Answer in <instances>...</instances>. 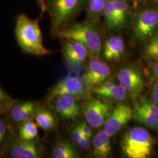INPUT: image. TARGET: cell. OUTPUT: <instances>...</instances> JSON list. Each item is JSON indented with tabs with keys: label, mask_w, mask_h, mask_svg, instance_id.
Wrapping results in <instances>:
<instances>
[{
	"label": "cell",
	"mask_w": 158,
	"mask_h": 158,
	"mask_svg": "<svg viewBox=\"0 0 158 158\" xmlns=\"http://www.w3.org/2000/svg\"><path fill=\"white\" fill-rule=\"evenodd\" d=\"M138 103L158 120V106L156 104L145 97L140 98Z\"/></svg>",
	"instance_id": "obj_26"
},
{
	"label": "cell",
	"mask_w": 158,
	"mask_h": 158,
	"mask_svg": "<svg viewBox=\"0 0 158 158\" xmlns=\"http://www.w3.org/2000/svg\"><path fill=\"white\" fill-rule=\"evenodd\" d=\"M102 15L104 17L107 27L109 30L118 31L120 29L113 0H107L103 9Z\"/></svg>",
	"instance_id": "obj_20"
},
{
	"label": "cell",
	"mask_w": 158,
	"mask_h": 158,
	"mask_svg": "<svg viewBox=\"0 0 158 158\" xmlns=\"http://www.w3.org/2000/svg\"><path fill=\"white\" fill-rule=\"evenodd\" d=\"M95 23L87 21L70 26L58 35L62 39L82 44L92 56L98 57L102 51V38Z\"/></svg>",
	"instance_id": "obj_3"
},
{
	"label": "cell",
	"mask_w": 158,
	"mask_h": 158,
	"mask_svg": "<svg viewBox=\"0 0 158 158\" xmlns=\"http://www.w3.org/2000/svg\"><path fill=\"white\" fill-rule=\"evenodd\" d=\"M19 138L27 141H33L38 135V126L32 120L22 123L19 131Z\"/></svg>",
	"instance_id": "obj_23"
},
{
	"label": "cell",
	"mask_w": 158,
	"mask_h": 158,
	"mask_svg": "<svg viewBox=\"0 0 158 158\" xmlns=\"http://www.w3.org/2000/svg\"><path fill=\"white\" fill-rule=\"evenodd\" d=\"M112 110L109 103L94 97L87 99L82 106V112L87 124L95 129L104 124Z\"/></svg>",
	"instance_id": "obj_7"
},
{
	"label": "cell",
	"mask_w": 158,
	"mask_h": 158,
	"mask_svg": "<svg viewBox=\"0 0 158 158\" xmlns=\"http://www.w3.org/2000/svg\"><path fill=\"white\" fill-rule=\"evenodd\" d=\"M133 117L136 121L158 132V120L146 110L136 103L133 109Z\"/></svg>",
	"instance_id": "obj_18"
},
{
	"label": "cell",
	"mask_w": 158,
	"mask_h": 158,
	"mask_svg": "<svg viewBox=\"0 0 158 158\" xmlns=\"http://www.w3.org/2000/svg\"><path fill=\"white\" fill-rule=\"evenodd\" d=\"M79 149L81 151H88L91 147V143L90 141V138L84 136L81 140L77 144Z\"/></svg>",
	"instance_id": "obj_31"
},
{
	"label": "cell",
	"mask_w": 158,
	"mask_h": 158,
	"mask_svg": "<svg viewBox=\"0 0 158 158\" xmlns=\"http://www.w3.org/2000/svg\"><path fill=\"white\" fill-rule=\"evenodd\" d=\"M151 73L153 77L158 80V60L154 61L151 67Z\"/></svg>",
	"instance_id": "obj_33"
},
{
	"label": "cell",
	"mask_w": 158,
	"mask_h": 158,
	"mask_svg": "<svg viewBox=\"0 0 158 158\" xmlns=\"http://www.w3.org/2000/svg\"><path fill=\"white\" fill-rule=\"evenodd\" d=\"M10 106H0V113H3L6 111L7 109H8Z\"/></svg>",
	"instance_id": "obj_37"
},
{
	"label": "cell",
	"mask_w": 158,
	"mask_h": 158,
	"mask_svg": "<svg viewBox=\"0 0 158 158\" xmlns=\"http://www.w3.org/2000/svg\"><path fill=\"white\" fill-rule=\"evenodd\" d=\"M102 49V55L107 60L117 61L124 56V42L118 36H111L106 40Z\"/></svg>",
	"instance_id": "obj_14"
},
{
	"label": "cell",
	"mask_w": 158,
	"mask_h": 158,
	"mask_svg": "<svg viewBox=\"0 0 158 158\" xmlns=\"http://www.w3.org/2000/svg\"><path fill=\"white\" fill-rule=\"evenodd\" d=\"M63 56L69 62L80 64L85 62L89 54L82 44L72 40H67L63 46Z\"/></svg>",
	"instance_id": "obj_12"
},
{
	"label": "cell",
	"mask_w": 158,
	"mask_h": 158,
	"mask_svg": "<svg viewBox=\"0 0 158 158\" xmlns=\"http://www.w3.org/2000/svg\"><path fill=\"white\" fill-rule=\"evenodd\" d=\"M34 119L38 127L44 131L53 130L56 125V121L54 115L49 110L44 108L35 110Z\"/></svg>",
	"instance_id": "obj_17"
},
{
	"label": "cell",
	"mask_w": 158,
	"mask_h": 158,
	"mask_svg": "<svg viewBox=\"0 0 158 158\" xmlns=\"http://www.w3.org/2000/svg\"><path fill=\"white\" fill-rule=\"evenodd\" d=\"M86 3L87 0H48L46 10L51 18V34L58 36L71 26Z\"/></svg>",
	"instance_id": "obj_2"
},
{
	"label": "cell",
	"mask_w": 158,
	"mask_h": 158,
	"mask_svg": "<svg viewBox=\"0 0 158 158\" xmlns=\"http://www.w3.org/2000/svg\"><path fill=\"white\" fill-rule=\"evenodd\" d=\"M143 54L149 59L153 61L158 60V32L153 36L145 46Z\"/></svg>",
	"instance_id": "obj_25"
},
{
	"label": "cell",
	"mask_w": 158,
	"mask_h": 158,
	"mask_svg": "<svg viewBox=\"0 0 158 158\" xmlns=\"http://www.w3.org/2000/svg\"><path fill=\"white\" fill-rule=\"evenodd\" d=\"M40 21V18L33 19L21 14L17 17L15 32L18 44L23 52L42 56L51 54L52 51L44 45Z\"/></svg>",
	"instance_id": "obj_1"
},
{
	"label": "cell",
	"mask_w": 158,
	"mask_h": 158,
	"mask_svg": "<svg viewBox=\"0 0 158 158\" xmlns=\"http://www.w3.org/2000/svg\"><path fill=\"white\" fill-rule=\"evenodd\" d=\"M36 110V105L32 102H24L12 108L11 115L16 123H24L30 119Z\"/></svg>",
	"instance_id": "obj_16"
},
{
	"label": "cell",
	"mask_w": 158,
	"mask_h": 158,
	"mask_svg": "<svg viewBox=\"0 0 158 158\" xmlns=\"http://www.w3.org/2000/svg\"><path fill=\"white\" fill-rule=\"evenodd\" d=\"M84 137L83 134H82L81 130L80 129L79 126H76L73 128L72 132V139L74 143L78 144L79 142L81 140V139Z\"/></svg>",
	"instance_id": "obj_29"
},
{
	"label": "cell",
	"mask_w": 158,
	"mask_h": 158,
	"mask_svg": "<svg viewBox=\"0 0 158 158\" xmlns=\"http://www.w3.org/2000/svg\"><path fill=\"white\" fill-rule=\"evenodd\" d=\"M38 1H39L40 6L41 7L42 11L44 12L46 10L45 0H38Z\"/></svg>",
	"instance_id": "obj_36"
},
{
	"label": "cell",
	"mask_w": 158,
	"mask_h": 158,
	"mask_svg": "<svg viewBox=\"0 0 158 158\" xmlns=\"http://www.w3.org/2000/svg\"><path fill=\"white\" fill-rule=\"evenodd\" d=\"M127 93L120 85H115L103 95L100 96L103 99L114 102H122L124 101L127 96Z\"/></svg>",
	"instance_id": "obj_24"
},
{
	"label": "cell",
	"mask_w": 158,
	"mask_h": 158,
	"mask_svg": "<svg viewBox=\"0 0 158 158\" xmlns=\"http://www.w3.org/2000/svg\"><path fill=\"white\" fill-rule=\"evenodd\" d=\"M78 126L84 136L90 139L92 136V130L91 129L90 126L85 122L80 123Z\"/></svg>",
	"instance_id": "obj_30"
},
{
	"label": "cell",
	"mask_w": 158,
	"mask_h": 158,
	"mask_svg": "<svg viewBox=\"0 0 158 158\" xmlns=\"http://www.w3.org/2000/svg\"><path fill=\"white\" fill-rule=\"evenodd\" d=\"M14 158H37L40 157V150L33 141L18 139L12 143L10 150Z\"/></svg>",
	"instance_id": "obj_13"
},
{
	"label": "cell",
	"mask_w": 158,
	"mask_h": 158,
	"mask_svg": "<svg viewBox=\"0 0 158 158\" xmlns=\"http://www.w3.org/2000/svg\"><path fill=\"white\" fill-rule=\"evenodd\" d=\"M150 100L158 106V93L151 91L150 93Z\"/></svg>",
	"instance_id": "obj_34"
},
{
	"label": "cell",
	"mask_w": 158,
	"mask_h": 158,
	"mask_svg": "<svg viewBox=\"0 0 158 158\" xmlns=\"http://www.w3.org/2000/svg\"><path fill=\"white\" fill-rule=\"evenodd\" d=\"M13 102L11 97L0 88V106H11Z\"/></svg>",
	"instance_id": "obj_28"
},
{
	"label": "cell",
	"mask_w": 158,
	"mask_h": 158,
	"mask_svg": "<svg viewBox=\"0 0 158 158\" xmlns=\"http://www.w3.org/2000/svg\"><path fill=\"white\" fill-rule=\"evenodd\" d=\"M89 89L84 80L77 77L69 76L52 88L48 94V100L52 101L62 96H71L77 100L84 98L87 96Z\"/></svg>",
	"instance_id": "obj_6"
},
{
	"label": "cell",
	"mask_w": 158,
	"mask_h": 158,
	"mask_svg": "<svg viewBox=\"0 0 158 158\" xmlns=\"http://www.w3.org/2000/svg\"><path fill=\"white\" fill-rule=\"evenodd\" d=\"M111 69L98 57L93 56L84 75V81L89 88H94L109 77Z\"/></svg>",
	"instance_id": "obj_10"
},
{
	"label": "cell",
	"mask_w": 158,
	"mask_h": 158,
	"mask_svg": "<svg viewBox=\"0 0 158 158\" xmlns=\"http://www.w3.org/2000/svg\"><path fill=\"white\" fill-rule=\"evenodd\" d=\"M154 141L149 131L142 127H135L125 132L121 147L128 158H147L152 152Z\"/></svg>",
	"instance_id": "obj_4"
},
{
	"label": "cell",
	"mask_w": 158,
	"mask_h": 158,
	"mask_svg": "<svg viewBox=\"0 0 158 158\" xmlns=\"http://www.w3.org/2000/svg\"><path fill=\"white\" fill-rule=\"evenodd\" d=\"M107 0H87V21L96 23L102 15Z\"/></svg>",
	"instance_id": "obj_21"
},
{
	"label": "cell",
	"mask_w": 158,
	"mask_h": 158,
	"mask_svg": "<svg viewBox=\"0 0 158 158\" xmlns=\"http://www.w3.org/2000/svg\"><path fill=\"white\" fill-rule=\"evenodd\" d=\"M158 29V10L145 8L139 12L134 22L133 32L136 41L143 42L151 38Z\"/></svg>",
	"instance_id": "obj_5"
},
{
	"label": "cell",
	"mask_w": 158,
	"mask_h": 158,
	"mask_svg": "<svg viewBox=\"0 0 158 158\" xmlns=\"http://www.w3.org/2000/svg\"><path fill=\"white\" fill-rule=\"evenodd\" d=\"M115 85V83L113 81H105L102 84L93 88V90L98 96H102L110 90Z\"/></svg>",
	"instance_id": "obj_27"
},
{
	"label": "cell",
	"mask_w": 158,
	"mask_h": 158,
	"mask_svg": "<svg viewBox=\"0 0 158 158\" xmlns=\"http://www.w3.org/2000/svg\"><path fill=\"white\" fill-rule=\"evenodd\" d=\"M93 153L97 158H108L111 154L110 136L104 130L98 131L92 141Z\"/></svg>",
	"instance_id": "obj_15"
},
{
	"label": "cell",
	"mask_w": 158,
	"mask_h": 158,
	"mask_svg": "<svg viewBox=\"0 0 158 158\" xmlns=\"http://www.w3.org/2000/svg\"><path fill=\"white\" fill-rule=\"evenodd\" d=\"M54 100L55 109L62 118L70 121L78 118L80 107L77 99L71 96H62Z\"/></svg>",
	"instance_id": "obj_11"
},
{
	"label": "cell",
	"mask_w": 158,
	"mask_h": 158,
	"mask_svg": "<svg viewBox=\"0 0 158 158\" xmlns=\"http://www.w3.org/2000/svg\"><path fill=\"white\" fill-rule=\"evenodd\" d=\"M113 2L121 29L124 27L129 18L130 6L127 0H113Z\"/></svg>",
	"instance_id": "obj_22"
},
{
	"label": "cell",
	"mask_w": 158,
	"mask_h": 158,
	"mask_svg": "<svg viewBox=\"0 0 158 158\" xmlns=\"http://www.w3.org/2000/svg\"><path fill=\"white\" fill-rule=\"evenodd\" d=\"M133 117V109L124 104L112 110L104 124V130L110 137L116 135Z\"/></svg>",
	"instance_id": "obj_9"
},
{
	"label": "cell",
	"mask_w": 158,
	"mask_h": 158,
	"mask_svg": "<svg viewBox=\"0 0 158 158\" xmlns=\"http://www.w3.org/2000/svg\"><path fill=\"white\" fill-rule=\"evenodd\" d=\"M151 91H155L156 93H158V79H155V81L153 82L152 85V89Z\"/></svg>",
	"instance_id": "obj_35"
},
{
	"label": "cell",
	"mask_w": 158,
	"mask_h": 158,
	"mask_svg": "<svg viewBox=\"0 0 158 158\" xmlns=\"http://www.w3.org/2000/svg\"><path fill=\"white\" fill-rule=\"evenodd\" d=\"M6 134V127L4 121L0 119V145L4 142Z\"/></svg>",
	"instance_id": "obj_32"
},
{
	"label": "cell",
	"mask_w": 158,
	"mask_h": 158,
	"mask_svg": "<svg viewBox=\"0 0 158 158\" xmlns=\"http://www.w3.org/2000/svg\"><path fill=\"white\" fill-rule=\"evenodd\" d=\"M119 85L123 87L132 98H136L141 93L144 87L142 74L137 68L126 66L121 68L117 75Z\"/></svg>",
	"instance_id": "obj_8"
},
{
	"label": "cell",
	"mask_w": 158,
	"mask_h": 158,
	"mask_svg": "<svg viewBox=\"0 0 158 158\" xmlns=\"http://www.w3.org/2000/svg\"><path fill=\"white\" fill-rule=\"evenodd\" d=\"M52 157L54 158H76L78 154L71 144L66 141L57 142L53 148Z\"/></svg>",
	"instance_id": "obj_19"
},
{
	"label": "cell",
	"mask_w": 158,
	"mask_h": 158,
	"mask_svg": "<svg viewBox=\"0 0 158 158\" xmlns=\"http://www.w3.org/2000/svg\"><path fill=\"white\" fill-rule=\"evenodd\" d=\"M150 1H154V2H158V0H150Z\"/></svg>",
	"instance_id": "obj_38"
}]
</instances>
